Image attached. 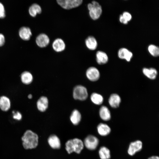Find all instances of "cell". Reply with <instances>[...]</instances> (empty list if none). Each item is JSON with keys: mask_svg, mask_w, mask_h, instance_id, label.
I'll list each match as a JSON object with an SVG mask.
<instances>
[{"mask_svg": "<svg viewBox=\"0 0 159 159\" xmlns=\"http://www.w3.org/2000/svg\"><path fill=\"white\" fill-rule=\"evenodd\" d=\"M96 59L97 63L99 64H103L106 63L108 60L107 54L105 52L99 50L96 53Z\"/></svg>", "mask_w": 159, "mask_h": 159, "instance_id": "4fadbf2b", "label": "cell"}, {"mask_svg": "<svg viewBox=\"0 0 159 159\" xmlns=\"http://www.w3.org/2000/svg\"><path fill=\"white\" fill-rule=\"evenodd\" d=\"M81 115L80 112L77 110H74L72 112L70 116V120L74 125H78L81 120Z\"/></svg>", "mask_w": 159, "mask_h": 159, "instance_id": "603a6c76", "label": "cell"}, {"mask_svg": "<svg viewBox=\"0 0 159 159\" xmlns=\"http://www.w3.org/2000/svg\"><path fill=\"white\" fill-rule=\"evenodd\" d=\"M143 143L139 140H137L131 142L130 144L127 153L130 155H134L136 153L140 151L142 149Z\"/></svg>", "mask_w": 159, "mask_h": 159, "instance_id": "9c48e42d", "label": "cell"}, {"mask_svg": "<svg viewBox=\"0 0 159 159\" xmlns=\"http://www.w3.org/2000/svg\"><path fill=\"white\" fill-rule=\"evenodd\" d=\"M87 8L89 16L93 20L98 19L102 14V7L97 1H93L88 3L87 5Z\"/></svg>", "mask_w": 159, "mask_h": 159, "instance_id": "3957f363", "label": "cell"}, {"mask_svg": "<svg viewBox=\"0 0 159 159\" xmlns=\"http://www.w3.org/2000/svg\"><path fill=\"white\" fill-rule=\"evenodd\" d=\"M82 0H57V3L64 9L70 10L77 7L82 3Z\"/></svg>", "mask_w": 159, "mask_h": 159, "instance_id": "277c9868", "label": "cell"}, {"mask_svg": "<svg viewBox=\"0 0 159 159\" xmlns=\"http://www.w3.org/2000/svg\"><path fill=\"white\" fill-rule=\"evenodd\" d=\"M5 16L4 7L2 4L0 2V18H3Z\"/></svg>", "mask_w": 159, "mask_h": 159, "instance_id": "f1b7e54d", "label": "cell"}, {"mask_svg": "<svg viewBox=\"0 0 159 159\" xmlns=\"http://www.w3.org/2000/svg\"><path fill=\"white\" fill-rule=\"evenodd\" d=\"M19 35L22 39L28 40L30 39L32 33L30 28L28 27L23 26L19 30Z\"/></svg>", "mask_w": 159, "mask_h": 159, "instance_id": "9a60e30c", "label": "cell"}, {"mask_svg": "<svg viewBox=\"0 0 159 159\" xmlns=\"http://www.w3.org/2000/svg\"><path fill=\"white\" fill-rule=\"evenodd\" d=\"M66 44L64 40L59 38L55 39L52 44V47L53 50L57 52L63 51L66 48Z\"/></svg>", "mask_w": 159, "mask_h": 159, "instance_id": "30bf717a", "label": "cell"}, {"mask_svg": "<svg viewBox=\"0 0 159 159\" xmlns=\"http://www.w3.org/2000/svg\"><path fill=\"white\" fill-rule=\"evenodd\" d=\"M84 147V143L77 138L67 141L65 144V149L68 153L70 154L73 152L80 153Z\"/></svg>", "mask_w": 159, "mask_h": 159, "instance_id": "7a4b0ae2", "label": "cell"}, {"mask_svg": "<svg viewBox=\"0 0 159 159\" xmlns=\"http://www.w3.org/2000/svg\"><path fill=\"white\" fill-rule=\"evenodd\" d=\"M28 97L29 99H31L32 98V95L31 94H29L28 95Z\"/></svg>", "mask_w": 159, "mask_h": 159, "instance_id": "836d02e7", "label": "cell"}, {"mask_svg": "<svg viewBox=\"0 0 159 159\" xmlns=\"http://www.w3.org/2000/svg\"><path fill=\"white\" fill-rule=\"evenodd\" d=\"M99 115L100 118L104 121L109 120L111 118V114L108 108L105 106L101 107L99 110Z\"/></svg>", "mask_w": 159, "mask_h": 159, "instance_id": "d6986e66", "label": "cell"}, {"mask_svg": "<svg viewBox=\"0 0 159 159\" xmlns=\"http://www.w3.org/2000/svg\"><path fill=\"white\" fill-rule=\"evenodd\" d=\"M21 139L23 146L25 149L34 148L38 145V136L31 130H26L22 137Z\"/></svg>", "mask_w": 159, "mask_h": 159, "instance_id": "6da1fadb", "label": "cell"}, {"mask_svg": "<svg viewBox=\"0 0 159 159\" xmlns=\"http://www.w3.org/2000/svg\"><path fill=\"white\" fill-rule=\"evenodd\" d=\"M5 42V37L4 36L0 33V47L3 45Z\"/></svg>", "mask_w": 159, "mask_h": 159, "instance_id": "1f68e13d", "label": "cell"}, {"mask_svg": "<svg viewBox=\"0 0 159 159\" xmlns=\"http://www.w3.org/2000/svg\"><path fill=\"white\" fill-rule=\"evenodd\" d=\"M87 89L84 86L78 85L76 86L73 90V98L75 100L83 101L86 100L88 97Z\"/></svg>", "mask_w": 159, "mask_h": 159, "instance_id": "5b68a950", "label": "cell"}, {"mask_svg": "<svg viewBox=\"0 0 159 159\" xmlns=\"http://www.w3.org/2000/svg\"><path fill=\"white\" fill-rule=\"evenodd\" d=\"M97 130L99 134L102 136H106L110 134L111 129L107 124L100 123L97 126Z\"/></svg>", "mask_w": 159, "mask_h": 159, "instance_id": "e0dca14e", "label": "cell"}, {"mask_svg": "<svg viewBox=\"0 0 159 159\" xmlns=\"http://www.w3.org/2000/svg\"><path fill=\"white\" fill-rule=\"evenodd\" d=\"M85 44L87 48L90 50H94L98 46V43L96 39L93 36H89L85 40Z\"/></svg>", "mask_w": 159, "mask_h": 159, "instance_id": "7c38bea8", "label": "cell"}, {"mask_svg": "<svg viewBox=\"0 0 159 159\" xmlns=\"http://www.w3.org/2000/svg\"><path fill=\"white\" fill-rule=\"evenodd\" d=\"M13 112L14 114L13 116L14 119L19 120H20L21 119L22 116L20 113L18 111L15 113H14V111H13Z\"/></svg>", "mask_w": 159, "mask_h": 159, "instance_id": "f546056e", "label": "cell"}, {"mask_svg": "<svg viewBox=\"0 0 159 159\" xmlns=\"http://www.w3.org/2000/svg\"><path fill=\"white\" fill-rule=\"evenodd\" d=\"M99 143L98 139L96 137L89 135L85 139L84 144L85 147L90 150H94L97 147Z\"/></svg>", "mask_w": 159, "mask_h": 159, "instance_id": "8992f818", "label": "cell"}, {"mask_svg": "<svg viewBox=\"0 0 159 159\" xmlns=\"http://www.w3.org/2000/svg\"><path fill=\"white\" fill-rule=\"evenodd\" d=\"M33 76L32 74L27 71H25L22 73L21 75V79L22 82L24 84L29 85L30 84L33 80Z\"/></svg>", "mask_w": 159, "mask_h": 159, "instance_id": "cb8c5ba5", "label": "cell"}, {"mask_svg": "<svg viewBox=\"0 0 159 159\" xmlns=\"http://www.w3.org/2000/svg\"><path fill=\"white\" fill-rule=\"evenodd\" d=\"M36 42L39 47L44 48L49 45L50 42V39L49 37L47 34L42 33L37 37Z\"/></svg>", "mask_w": 159, "mask_h": 159, "instance_id": "52a82bcc", "label": "cell"}, {"mask_svg": "<svg viewBox=\"0 0 159 159\" xmlns=\"http://www.w3.org/2000/svg\"><path fill=\"white\" fill-rule=\"evenodd\" d=\"M119 20L120 22L124 24H127L128 21L124 17L122 14L119 16Z\"/></svg>", "mask_w": 159, "mask_h": 159, "instance_id": "4dcf8cb0", "label": "cell"}, {"mask_svg": "<svg viewBox=\"0 0 159 159\" xmlns=\"http://www.w3.org/2000/svg\"><path fill=\"white\" fill-rule=\"evenodd\" d=\"M48 99L45 96L41 97L37 102V108L39 111L42 112H44L48 108Z\"/></svg>", "mask_w": 159, "mask_h": 159, "instance_id": "5bb4252c", "label": "cell"}, {"mask_svg": "<svg viewBox=\"0 0 159 159\" xmlns=\"http://www.w3.org/2000/svg\"><path fill=\"white\" fill-rule=\"evenodd\" d=\"M9 99L6 96H2L0 97V108L3 111H7L10 107Z\"/></svg>", "mask_w": 159, "mask_h": 159, "instance_id": "ffe728a7", "label": "cell"}, {"mask_svg": "<svg viewBox=\"0 0 159 159\" xmlns=\"http://www.w3.org/2000/svg\"><path fill=\"white\" fill-rule=\"evenodd\" d=\"M143 72L146 76L151 80L155 79L157 74V70L153 68H144L143 69Z\"/></svg>", "mask_w": 159, "mask_h": 159, "instance_id": "44dd1931", "label": "cell"}, {"mask_svg": "<svg viewBox=\"0 0 159 159\" xmlns=\"http://www.w3.org/2000/svg\"><path fill=\"white\" fill-rule=\"evenodd\" d=\"M99 154L101 159H109L110 158V150L105 146L102 147L100 149Z\"/></svg>", "mask_w": 159, "mask_h": 159, "instance_id": "d4e9b609", "label": "cell"}, {"mask_svg": "<svg viewBox=\"0 0 159 159\" xmlns=\"http://www.w3.org/2000/svg\"><path fill=\"white\" fill-rule=\"evenodd\" d=\"M148 159H159V158L158 156H153L148 158Z\"/></svg>", "mask_w": 159, "mask_h": 159, "instance_id": "d6a6232c", "label": "cell"}, {"mask_svg": "<svg viewBox=\"0 0 159 159\" xmlns=\"http://www.w3.org/2000/svg\"><path fill=\"white\" fill-rule=\"evenodd\" d=\"M121 101V98L118 95L113 94L110 95L108 102L109 105L112 107L116 108L119 107Z\"/></svg>", "mask_w": 159, "mask_h": 159, "instance_id": "2e32d148", "label": "cell"}, {"mask_svg": "<svg viewBox=\"0 0 159 159\" xmlns=\"http://www.w3.org/2000/svg\"><path fill=\"white\" fill-rule=\"evenodd\" d=\"M118 57L122 59H125L127 62H130L133 57L132 52L125 48H120L118 52Z\"/></svg>", "mask_w": 159, "mask_h": 159, "instance_id": "8fae6325", "label": "cell"}, {"mask_svg": "<svg viewBox=\"0 0 159 159\" xmlns=\"http://www.w3.org/2000/svg\"><path fill=\"white\" fill-rule=\"evenodd\" d=\"M48 143L53 149H59L61 146L60 141L58 137L55 135H52L48 139Z\"/></svg>", "mask_w": 159, "mask_h": 159, "instance_id": "ac0fdd59", "label": "cell"}, {"mask_svg": "<svg viewBox=\"0 0 159 159\" xmlns=\"http://www.w3.org/2000/svg\"><path fill=\"white\" fill-rule=\"evenodd\" d=\"M29 11L31 16L35 17L37 14H40L41 13L42 9L39 4L34 3L29 7Z\"/></svg>", "mask_w": 159, "mask_h": 159, "instance_id": "7402d4cb", "label": "cell"}, {"mask_svg": "<svg viewBox=\"0 0 159 159\" xmlns=\"http://www.w3.org/2000/svg\"><path fill=\"white\" fill-rule=\"evenodd\" d=\"M86 75L89 80L92 81H95L99 79L100 74L97 68L94 67H91L87 69Z\"/></svg>", "mask_w": 159, "mask_h": 159, "instance_id": "ba28073f", "label": "cell"}, {"mask_svg": "<svg viewBox=\"0 0 159 159\" xmlns=\"http://www.w3.org/2000/svg\"><path fill=\"white\" fill-rule=\"evenodd\" d=\"M122 15L124 17L128 22L132 19L131 14L128 12L125 11L123 12Z\"/></svg>", "mask_w": 159, "mask_h": 159, "instance_id": "83f0119b", "label": "cell"}, {"mask_svg": "<svg viewBox=\"0 0 159 159\" xmlns=\"http://www.w3.org/2000/svg\"><path fill=\"white\" fill-rule=\"evenodd\" d=\"M90 98L92 101L97 105L101 104L103 101V97L101 95L96 93H92L91 95Z\"/></svg>", "mask_w": 159, "mask_h": 159, "instance_id": "484cf974", "label": "cell"}, {"mask_svg": "<svg viewBox=\"0 0 159 159\" xmlns=\"http://www.w3.org/2000/svg\"><path fill=\"white\" fill-rule=\"evenodd\" d=\"M148 50L152 56L157 57L159 55V48L155 45L151 44L148 47Z\"/></svg>", "mask_w": 159, "mask_h": 159, "instance_id": "4316f807", "label": "cell"}]
</instances>
